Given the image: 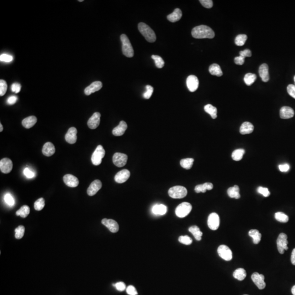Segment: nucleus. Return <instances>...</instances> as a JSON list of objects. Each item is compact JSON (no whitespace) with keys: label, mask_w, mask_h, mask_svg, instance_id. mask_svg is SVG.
Here are the masks:
<instances>
[{"label":"nucleus","mask_w":295,"mask_h":295,"mask_svg":"<svg viewBox=\"0 0 295 295\" xmlns=\"http://www.w3.org/2000/svg\"><path fill=\"white\" fill-rule=\"evenodd\" d=\"M153 277L149 270H143L138 273L137 276L133 280L131 285V291L135 295L142 293L145 289L151 284Z\"/></svg>","instance_id":"9d476101"},{"label":"nucleus","mask_w":295,"mask_h":295,"mask_svg":"<svg viewBox=\"0 0 295 295\" xmlns=\"http://www.w3.org/2000/svg\"><path fill=\"white\" fill-rule=\"evenodd\" d=\"M281 291V284L273 279L259 280L253 286V292L255 295H278Z\"/></svg>","instance_id":"20e7f679"},{"label":"nucleus","mask_w":295,"mask_h":295,"mask_svg":"<svg viewBox=\"0 0 295 295\" xmlns=\"http://www.w3.org/2000/svg\"><path fill=\"white\" fill-rule=\"evenodd\" d=\"M287 51L291 57H295V39L289 44Z\"/></svg>","instance_id":"a878e982"},{"label":"nucleus","mask_w":295,"mask_h":295,"mask_svg":"<svg viewBox=\"0 0 295 295\" xmlns=\"http://www.w3.org/2000/svg\"><path fill=\"white\" fill-rule=\"evenodd\" d=\"M291 242V238H288V237L273 239L271 241V248L273 251L276 252L277 254H284L288 251Z\"/></svg>","instance_id":"a211bd4d"},{"label":"nucleus","mask_w":295,"mask_h":295,"mask_svg":"<svg viewBox=\"0 0 295 295\" xmlns=\"http://www.w3.org/2000/svg\"><path fill=\"white\" fill-rule=\"evenodd\" d=\"M83 229V222L76 213H70L65 218L63 230L69 235H76Z\"/></svg>","instance_id":"4468645a"},{"label":"nucleus","mask_w":295,"mask_h":295,"mask_svg":"<svg viewBox=\"0 0 295 295\" xmlns=\"http://www.w3.org/2000/svg\"><path fill=\"white\" fill-rule=\"evenodd\" d=\"M34 259L40 268H47L53 265V260L48 255H46L44 252H38Z\"/></svg>","instance_id":"4be33fe9"},{"label":"nucleus","mask_w":295,"mask_h":295,"mask_svg":"<svg viewBox=\"0 0 295 295\" xmlns=\"http://www.w3.org/2000/svg\"><path fill=\"white\" fill-rule=\"evenodd\" d=\"M273 25V16L269 12H264L259 20L251 23V29L254 32L263 34L270 30Z\"/></svg>","instance_id":"dca6fc26"},{"label":"nucleus","mask_w":295,"mask_h":295,"mask_svg":"<svg viewBox=\"0 0 295 295\" xmlns=\"http://www.w3.org/2000/svg\"><path fill=\"white\" fill-rule=\"evenodd\" d=\"M195 265V257L190 254H184L182 256L179 257L178 259H176L174 263H172V272L175 274L182 276L190 273Z\"/></svg>","instance_id":"0eeeda50"},{"label":"nucleus","mask_w":295,"mask_h":295,"mask_svg":"<svg viewBox=\"0 0 295 295\" xmlns=\"http://www.w3.org/2000/svg\"><path fill=\"white\" fill-rule=\"evenodd\" d=\"M151 171L149 168L140 170L137 176L133 179L131 182V189L136 194H143L149 189L150 185Z\"/></svg>","instance_id":"6e6552de"},{"label":"nucleus","mask_w":295,"mask_h":295,"mask_svg":"<svg viewBox=\"0 0 295 295\" xmlns=\"http://www.w3.org/2000/svg\"><path fill=\"white\" fill-rule=\"evenodd\" d=\"M11 135V126L6 120H0V144L7 143Z\"/></svg>","instance_id":"aec40b11"},{"label":"nucleus","mask_w":295,"mask_h":295,"mask_svg":"<svg viewBox=\"0 0 295 295\" xmlns=\"http://www.w3.org/2000/svg\"><path fill=\"white\" fill-rule=\"evenodd\" d=\"M115 201H116V195L114 192L108 190L103 193L97 205L98 212L107 217L112 216L115 213V209H116Z\"/></svg>","instance_id":"9b49d317"},{"label":"nucleus","mask_w":295,"mask_h":295,"mask_svg":"<svg viewBox=\"0 0 295 295\" xmlns=\"http://www.w3.org/2000/svg\"><path fill=\"white\" fill-rule=\"evenodd\" d=\"M19 89H20V87H19L18 84L12 82V81H9V80H4L0 84V90H1V92H4V93H7V94H15V93L18 91Z\"/></svg>","instance_id":"5701e85b"},{"label":"nucleus","mask_w":295,"mask_h":295,"mask_svg":"<svg viewBox=\"0 0 295 295\" xmlns=\"http://www.w3.org/2000/svg\"><path fill=\"white\" fill-rule=\"evenodd\" d=\"M7 295H19L17 294L16 291H14V290H11V291H8L7 293Z\"/></svg>","instance_id":"cd10ccee"},{"label":"nucleus","mask_w":295,"mask_h":295,"mask_svg":"<svg viewBox=\"0 0 295 295\" xmlns=\"http://www.w3.org/2000/svg\"><path fill=\"white\" fill-rule=\"evenodd\" d=\"M0 191H1V193H0V198H3V196H4L5 191L4 189H3V187H2V186H0Z\"/></svg>","instance_id":"bb28decb"},{"label":"nucleus","mask_w":295,"mask_h":295,"mask_svg":"<svg viewBox=\"0 0 295 295\" xmlns=\"http://www.w3.org/2000/svg\"><path fill=\"white\" fill-rule=\"evenodd\" d=\"M117 2H125V0H118V1H117Z\"/></svg>","instance_id":"c756f323"},{"label":"nucleus","mask_w":295,"mask_h":295,"mask_svg":"<svg viewBox=\"0 0 295 295\" xmlns=\"http://www.w3.org/2000/svg\"><path fill=\"white\" fill-rule=\"evenodd\" d=\"M19 253L18 242L12 237H6L0 241V254L2 259L11 261L16 259Z\"/></svg>","instance_id":"423d86ee"},{"label":"nucleus","mask_w":295,"mask_h":295,"mask_svg":"<svg viewBox=\"0 0 295 295\" xmlns=\"http://www.w3.org/2000/svg\"><path fill=\"white\" fill-rule=\"evenodd\" d=\"M191 192L190 184L186 181H181L178 187L170 193L168 199L173 204H184Z\"/></svg>","instance_id":"ddd939ff"},{"label":"nucleus","mask_w":295,"mask_h":295,"mask_svg":"<svg viewBox=\"0 0 295 295\" xmlns=\"http://www.w3.org/2000/svg\"><path fill=\"white\" fill-rule=\"evenodd\" d=\"M56 178L53 174H44L33 181V187L37 192L45 193L54 186Z\"/></svg>","instance_id":"f3484780"},{"label":"nucleus","mask_w":295,"mask_h":295,"mask_svg":"<svg viewBox=\"0 0 295 295\" xmlns=\"http://www.w3.org/2000/svg\"><path fill=\"white\" fill-rule=\"evenodd\" d=\"M218 132H219V137L215 140L214 144L218 149H224L229 141L231 132L227 129L223 128V127L220 128L218 130Z\"/></svg>","instance_id":"412c9836"},{"label":"nucleus","mask_w":295,"mask_h":295,"mask_svg":"<svg viewBox=\"0 0 295 295\" xmlns=\"http://www.w3.org/2000/svg\"><path fill=\"white\" fill-rule=\"evenodd\" d=\"M25 149H26V146H25V144H16L12 146V148L11 149V151H10V153H11V155L12 156V157L18 158V157H21V156H22L23 154H24Z\"/></svg>","instance_id":"393cba45"},{"label":"nucleus","mask_w":295,"mask_h":295,"mask_svg":"<svg viewBox=\"0 0 295 295\" xmlns=\"http://www.w3.org/2000/svg\"><path fill=\"white\" fill-rule=\"evenodd\" d=\"M292 286H293L294 289H295V278L293 280V282H292Z\"/></svg>","instance_id":"c85d7f7f"},{"label":"nucleus","mask_w":295,"mask_h":295,"mask_svg":"<svg viewBox=\"0 0 295 295\" xmlns=\"http://www.w3.org/2000/svg\"><path fill=\"white\" fill-rule=\"evenodd\" d=\"M227 87L231 89L234 99L236 102L243 103L247 98V93H246L242 85H240V84L230 82L227 84Z\"/></svg>","instance_id":"6ab92c4d"},{"label":"nucleus","mask_w":295,"mask_h":295,"mask_svg":"<svg viewBox=\"0 0 295 295\" xmlns=\"http://www.w3.org/2000/svg\"><path fill=\"white\" fill-rule=\"evenodd\" d=\"M94 270L97 276L106 282H113L118 277L117 268L108 262H98L94 267Z\"/></svg>","instance_id":"1a4fd4ad"},{"label":"nucleus","mask_w":295,"mask_h":295,"mask_svg":"<svg viewBox=\"0 0 295 295\" xmlns=\"http://www.w3.org/2000/svg\"><path fill=\"white\" fill-rule=\"evenodd\" d=\"M280 128L285 137L291 138L295 135V115L286 112L280 119Z\"/></svg>","instance_id":"2eb2a0df"},{"label":"nucleus","mask_w":295,"mask_h":295,"mask_svg":"<svg viewBox=\"0 0 295 295\" xmlns=\"http://www.w3.org/2000/svg\"><path fill=\"white\" fill-rule=\"evenodd\" d=\"M158 227L155 221L152 218H147L137 234L136 240L139 246L143 249L150 247L153 244V238L158 234Z\"/></svg>","instance_id":"7ed1b4c3"},{"label":"nucleus","mask_w":295,"mask_h":295,"mask_svg":"<svg viewBox=\"0 0 295 295\" xmlns=\"http://www.w3.org/2000/svg\"><path fill=\"white\" fill-rule=\"evenodd\" d=\"M31 127L26 124H21L16 129V135L20 139L23 140H26L30 137L31 135Z\"/></svg>","instance_id":"b1692460"},{"label":"nucleus","mask_w":295,"mask_h":295,"mask_svg":"<svg viewBox=\"0 0 295 295\" xmlns=\"http://www.w3.org/2000/svg\"><path fill=\"white\" fill-rule=\"evenodd\" d=\"M191 239L192 236L189 231L181 229L172 230L169 235L170 245L177 251H183L190 246Z\"/></svg>","instance_id":"39448f33"},{"label":"nucleus","mask_w":295,"mask_h":295,"mask_svg":"<svg viewBox=\"0 0 295 295\" xmlns=\"http://www.w3.org/2000/svg\"><path fill=\"white\" fill-rule=\"evenodd\" d=\"M181 59L183 63V76L185 81L191 86H198L200 85L201 76L191 54L187 51H184L181 53Z\"/></svg>","instance_id":"f03ea898"},{"label":"nucleus","mask_w":295,"mask_h":295,"mask_svg":"<svg viewBox=\"0 0 295 295\" xmlns=\"http://www.w3.org/2000/svg\"><path fill=\"white\" fill-rule=\"evenodd\" d=\"M153 131V125L149 121H144L129 131L126 135V140L129 143H135L138 140L149 136Z\"/></svg>","instance_id":"f8f14e48"},{"label":"nucleus","mask_w":295,"mask_h":295,"mask_svg":"<svg viewBox=\"0 0 295 295\" xmlns=\"http://www.w3.org/2000/svg\"><path fill=\"white\" fill-rule=\"evenodd\" d=\"M211 50L218 56V59L225 64H230L235 59L233 50L231 46L218 34H210L207 38Z\"/></svg>","instance_id":"f257e3e1"}]
</instances>
